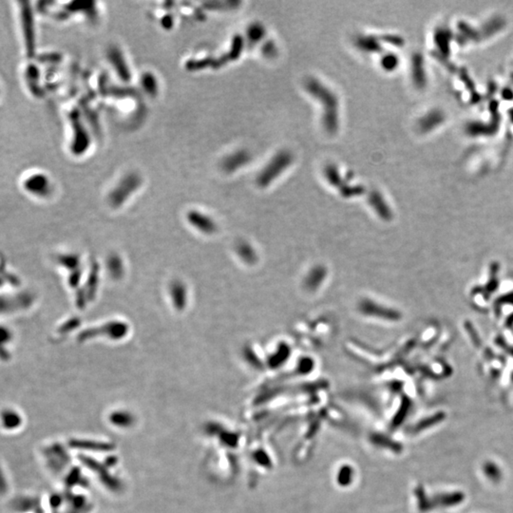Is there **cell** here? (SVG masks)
<instances>
[{
    "mask_svg": "<svg viewBox=\"0 0 513 513\" xmlns=\"http://www.w3.org/2000/svg\"><path fill=\"white\" fill-rule=\"evenodd\" d=\"M249 161V154L246 152H238L224 160V166L226 170H235Z\"/></svg>",
    "mask_w": 513,
    "mask_h": 513,
    "instance_id": "obj_3",
    "label": "cell"
},
{
    "mask_svg": "<svg viewBox=\"0 0 513 513\" xmlns=\"http://www.w3.org/2000/svg\"><path fill=\"white\" fill-rule=\"evenodd\" d=\"M24 28H25V36H26V43L29 52L34 51V34H33V25H32V18L29 16V11L28 8H24Z\"/></svg>",
    "mask_w": 513,
    "mask_h": 513,
    "instance_id": "obj_4",
    "label": "cell"
},
{
    "mask_svg": "<svg viewBox=\"0 0 513 513\" xmlns=\"http://www.w3.org/2000/svg\"><path fill=\"white\" fill-rule=\"evenodd\" d=\"M292 162V156L287 152H280L260 172L258 182L261 186H266Z\"/></svg>",
    "mask_w": 513,
    "mask_h": 513,
    "instance_id": "obj_2",
    "label": "cell"
},
{
    "mask_svg": "<svg viewBox=\"0 0 513 513\" xmlns=\"http://www.w3.org/2000/svg\"><path fill=\"white\" fill-rule=\"evenodd\" d=\"M306 87L316 97L320 98L324 106L323 123L329 131H335L338 127V101L336 95L320 82L312 78L307 80Z\"/></svg>",
    "mask_w": 513,
    "mask_h": 513,
    "instance_id": "obj_1",
    "label": "cell"
},
{
    "mask_svg": "<svg viewBox=\"0 0 513 513\" xmlns=\"http://www.w3.org/2000/svg\"><path fill=\"white\" fill-rule=\"evenodd\" d=\"M262 34H263V29L260 25H253L252 27H250V29L248 31L249 38L254 41L259 40L260 37L262 36Z\"/></svg>",
    "mask_w": 513,
    "mask_h": 513,
    "instance_id": "obj_5",
    "label": "cell"
}]
</instances>
